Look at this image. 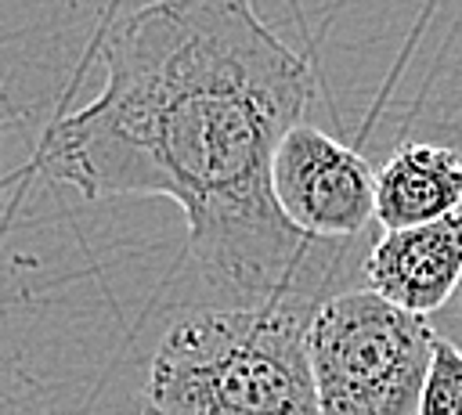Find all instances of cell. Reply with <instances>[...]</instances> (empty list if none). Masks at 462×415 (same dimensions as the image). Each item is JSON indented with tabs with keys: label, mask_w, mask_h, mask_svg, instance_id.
Instances as JSON below:
<instances>
[{
	"label": "cell",
	"mask_w": 462,
	"mask_h": 415,
	"mask_svg": "<svg viewBox=\"0 0 462 415\" xmlns=\"http://www.w3.org/2000/svg\"><path fill=\"white\" fill-rule=\"evenodd\" d=\"M310 97V65L249 0H152L105 36V87L51 126L36 162L83 198H173L188 260L220 296L213 307H321L365 289L379 231L321 242L274 202V152Z\"/></svg>",
	"instance_id": "6da1fadb"
},
{
	"label": "cell",
	"mask_w": 462,
	"mask_h": 415,
	"mask_svg": "<svg viewBox=\"0 0 462 415\" xmlns=\"http://www.w3.org/2000/svg\"><path fill=\"white\" fill-rule=\"evenodd\" d=\"M318 307H191L159 339L144 404L159 415H321L310 372Z\"/></svg>",
	"instance_id": "7a4b0ae2"
},
{
	"label": "cell",
	"mask_w": 462,
	"mask_h": 415,
	"mask_svg": "<svg viewBox=\"0 0 462 415\" xmlns=\"http://www.w3.org/2000/svg\"><path fill=\"white\" fill-rule=\"evenodd\" d=\"M307 346L321 415H419L437 350L430 318L350 289L318 307Z\"/></svg>",
	"instance_id": "3957f363"
},
{
	"label": "cell",
	"mask_w": 462,
	"mask_h": 415,
	"mask_svg": "<svg viewBox=\"0 0 462 415\" xmlns=\"http://www.w3.org/2000/svg\"><path fill=\"white\" fill-rule=\"evenodd\" d=\"M271 191L285 220L310 238L357 242L383 231L368 159L310 123L282 137L271 162Z\"/></svg>",
	"instance_id": "277c9868"
},
{
	"label": "cell",
	"mask_w": 462,
	"mask_h": 415,
	"mask_svg": "<svg viewBox=\"0 0 462 415\" xmlns=\"http://www.w3.org/2000/svg\"><path fill=\"white\" fill-rule=\"evenodd\" d=\"M361 285L411 314H440L462 285V213L379 231L365 256Z\"/></svg>",
	"instance_id": "5b68a950"
},
{
	"label": "cell",
	"mask_w": 462,
	"mask_h": 415,
	"mask_svg": "<svg viewBox=\"0 0 462 415\" xmlns=\"http://www.w3.org/2000/svg\"><path fill=\"white\" fill-rule=\"evenodd\" d=\"M462 213V155L408 141L375 173V220L383 231L419 227Z\"/></svg>",
	"instance_id": "8992f818"
},
{
	"label": "cell",
	"mask_w": 462,
	"mask_h": 415,
	"mask_svg": "<svg viewBox=\"0 0 462 415\" xmlns=\"http://www.w3.org/2000/svg\"><path fill=\"white\" fill-rule=\"evenodd\" d=\"M419 415H462V350L440 336L422 383Z\"/></svg>",
	"instance_id": "52a82bcc"
},
{
	"label": "cell",
	"mask_w": 462,
	"mask_h": 415,
	"mask_svg": "<svg viewBox=\"0 0 462 415\" xmlns=\"http://www.w3.org/2000/svg\"><path fill=\"white\" fill-rule=\"evenodd\" d=\"M430 321H433V328H437L440 339H448L451 346L462 350V285H458V292L451 296V303H448L440 314H433Z\"/></svg>",
	"instance_id": "ba28073f"
},
{
	"label": "cell",
	"mask_w": 462,
	"mask_h": 415,
	"mask_svg": "<svg viewBox=\"0 0 462 415\" xmlns=\"http://www.w3.org/2000/svg\"><path fill=\"white\" fill-rule=\"evenodd\" d=\"M141 415H159V411H155V408H148V404H144V411H141Z\"/></svg>",
	"instance_id": "9c48e42d"
}]
</instances>
